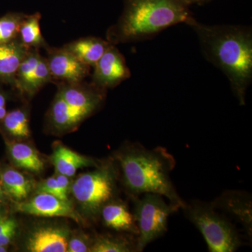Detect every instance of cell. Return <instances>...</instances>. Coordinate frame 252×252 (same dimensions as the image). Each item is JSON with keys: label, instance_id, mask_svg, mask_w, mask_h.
<instances>
[{"label": "cell", "instance_id": "1", "mask_svg": "<svg viewBox=\"0 0 252 252\" xmlns=\"http://www.w3.org/2000/svg\"><path fill=\"white\" fill-rule=\"evenodd\" d=\"M198 36L205 59L223 72L240 105L252 81V31L241 26H208L194 18L187 23Z\"/></svg>", "mask_w": 252, "mask_h": 252}, {"label": "cell", "instance_id": "2", "mask_svg": "<svg viewBox=\"0 0 252 252\" xmlns=\"http://www.w3.org/2000/svg\"><path fill=\"white\" fill-rule=\"evenodd\" d=\"M114 158L120 167L123 185L133 198L157 193L178 210L185 205L170 178L176 161L166 149H150L140 143H128L115 154Z\"/></svg>", "mask_w": 252, "mask_h": 252}, {"label": "cell", "instance_id": "3", "mask_svg": "<svg viewBox=\"0 0 252 252\" xmlns=\"http://www.w3.org/2000/svg\"><path fill=\"white\" fill-rule=\"evenodd\" d=\"M124 4L120 18L107 30V40L113 45L152 39L193 18L186 0H124Z\"/></svg>", "mask_w": 252, "mask_h": 252}, {"label": "cell", "instance_id": "4", "mask_svg": "<svg viewBox=\"0 0 252 252\" xmlns=\"http://www.w3.org/2000/svg\"><path fill=\"white\" fill-rule=\"evenodd\" d=\"M182 209L186 217L203 235L210 252H233L242 245L236 228L212 203L192 200L189 203L185 202Z\"/></svg>", "mask_w": 252, "mask_h": 252}, {"label": "cell", "instance_id": "5", "mask_svg": "<svg viewBox=\"0 0 252 252\" xmlns=\"http://www.w3.org/2000/svg\"><path fill=\"white\" fill-rule=\"evenodd\" d=\"M117 171L115 165L109 161L98 165L94 171L81 174L72 182L71 193L86 217L99 216L102 207L115 199Z\"/></svg>", "mask_w": 252, "mask_h": 252}, {"label": "cell", "instance_id": "6", "mask_svg": "<svg viewBox=\"0 0 252 252\" xmlns=\"http://www.w3.org/2000/svg\"><path fill=\"white\" fill-rule=\"evenodd\" d=\"M142 198L135 199L133 215L138 228L137 252L144 248L167 232L169 217L177 211L164 197L157 193H144Z\"/></svg>", "mask_w": 252, "mask_h": 252}, {"label": "cell", "instance_id": "7", "mask_svg": "<svg viewBox=\"0 0 252 252\" xmlns=\"http://www.w3.org/2000/svg\"><path fill=\"white\" fill-rule=\"evenodd\" d=\"M107 91L85 80L76 83L58 82V92L63 98L87 118L103 104Z\"/></svg>", "mask_w": 252, "mask_h": 252}, {"label": "cell", "instance_id": "8", "mask_svg": "<svg viewBox=\"0 0 252 252\" xmlns=\"http://www.w3.org/2000/svg\"><path fill=\"white\" fill-rule=\"evenodd\" d=\"M15 203L16 211L28 215L41 217H67L77 223L84 222L70 201L61 200L51 194L36 193L31 199Z\"/></svg>", "mask_w": 252, "mask_h": 252}, {"label": "cell", "instance_id": "9", "mask_svg": "<svg viewBox=\"0 0 252 252\" xmlns=\"http://www.w3.org/2000/svg\"><path fill=\"white\" fill-rule=\"evenodd\" d=\"M92 80L102 89H114L131 77L125 57L116 45L111 44L94 67Z\"/></svg>", "mask_w": 252, "mask_h": 252}, {"label": "cell", "instance_id": "10", "mask_svg": "<svg viewBox=\"0 0 252 252\" xmlns=\"http://www.w3.org/2000/svg\"><path fill=\"white\" fill-rule=\"evenodd\" d=\"M48 65L53 81L58 82L76 83L85 80L90 74L91 67L81 62L74 55L64 47L49 46Z\"/></svg>", "mask_w": 252, "mask_h": 252}, {"label": "cell", "instance_id": "11", "mask_svg": "<svg viewBox=\"0 0 252 252\" xmlns=\"http://www.w3.org/2000/svg\"><path fill=\"white\" fill-rule=\"evenodd\" d=\"M70 234L69 228L63 224L36 225L28 233L25 246L31 252H65Z\"/></svg>", "mask_w": 252, "mask_h": 252}, {"label": "cell", "instance_id": "12", "mask_svg": "<svg viewBox=\"0 0 252 252\" xmlns=\"http://www.w3.org/2000/svg\"><path fill=\"white\" fill-rule=\"evenodd\" d=\"M212 205L235 217L243 225L250 239L252 235V200L250 193L240 190H227L215 199Z\"/></svg>", "mask_w": 252, "mask_h": 252}, {"label": "cell", "instance_id": "13", "mask_svg": "<svg viewBox=\"0 0 252 252\" xmlns=\"http://www.w3.org/2000/svg\"><path fill=\"white\" fill-rule=\"evenodd\" d=\"M31 49L18 39L0 44V83L14 86L18 67Z\"/></svg>", "mask_w": 252, "mask_h": 252}, {"label": "cell", "instance_id": "14", "mask_svg": "<svg viewBox=\"0 0 252 252\" xmlns=\"http://www.w3.org/2000/svg\"><path fill=\"white\" fill-rule=\"evenodd\" d=\"M99 216L103 224L111 229L125 231L137 236L138 228L133 213H131L126 204L112 200L101 209Z\"/></svg>", "mask_w": 252, "mask_h": 252}, {"label": "cell", "instance_id": "15", "mask_svg": "<svg viewBox=\"0 0 252 252\" xmlns=\"http://www.w3.org/2000/svg\"><path fill=\"white\" fill-rule=\"evenodd\" d=\"M86 119L87 117L83 113L69 106L57 92L48 113V120L54 130L67 132L74 130Z\"/></svg>", "mask_w": 252, "mask_h": 252}, {"label": "cell", "instance_id": "16", "mask_svg": "<svg viewBox=\"0 0 252 252\" xmlns=\"http://www.w3.org/2000/svg\"><path fill=\"white\" fill-rule=\"evenodd\" d=\"M51 162L56 172L69 177L75 175L79 169L99 165L94 159L81 155L61 144L55 147L51 155Z\"/></svg>", "mask_w": 252, "mask_h": 252}, {"label": "cell", "instance_id": "17", "mask_svg": "<svg viewBox=\"0 0 252 252\" xmlns=\"http://www.w3.org/2000/svg\"><path fill=\"white\" fill-rule=\"evenodd\" d=\"M111 44L108 41L101 38L88 36L67 43L63 47L74 55L81 62L94 67Z\"/></svg>", "mask_w": 252, "mask_h": 252}, {"label": "cell", "instance_id": "18", "mask_svg": "<svg viewBox=\"0 0 252 252\" xmlns=\"http://www.w3.org/2000/svg\"><path fill=\"white\" fill-rule=\"evenodd\" d=\"M0 178L4 194L15 203L27 200L34 189V183L14 167H0Z\"/></svg>", "mask_w": 252, "mask_h": 252}, {"label": "cell", "instance_id": "19", "mask_svg": "<svg viewBox=\"0 0 252 252\" xmlns=\"http://www.w3.org/2000/svg\"><path fill=\"white\" fill-rule=\"evenodd\" d=\"M8 154L13 164L19 168L39 174L44 170V163L35 149L21 142H8Z\"/></svg>", "mask_w": 252, "mask_h": 252}, {"label": "cell", "instance_id": "20", "mask_svg": "<svg viewBox=\"0 0 252 252\" xmlns=\"http://www.w3.org/2000/svg\"><path fill=\"white\" fill-rule=\"evenodd\" d=\"M41 14L39 12L26 14L23 20L18 32V39L22 44L29 48L46 49L49 47L43 37L40 28Z\"/></svg>", "mask_w": 252, "mask_h": 252}, {"label": "cell", "instance_id": "21", "mask_svg": "<svg viewBox=\"0 0 252 252\" xmlns=\"http://www.w3.org/2000/svg\"><path fill=\"white\" fill-rule=\"evenodd\" d=\"M41 56L39 49L31 48L16 73L14 87L21 94L29 97L32 81Z\"/></svg>", "mask_w": 252, "mask_h": 252}, {"label": "cell", "instance_id": "22", "mask_svg": "<svg viewBox=\"0 0 252 252\" xmlns=\"http://www.w3.org/2000/svg\"><path fill=\"white\" fill-rule=\"evenodd\" d=\"M1 122L3 130L11 137L23 140L31 136L29 116L26 109L11 111L6 114Z\"/></svg>", "mask_w": 252, "mask_h": 252}, {"label": "cell", "instance_id": "23", "mask_svg": "<svg viewBox=\"0 0 252 252\" xmlns=\"http://www.w3.org/2000/svg\"><path fill=\"white\" fill-rule=\"evenodd\" d=\"M91 252H137V243L130 241L122 237L99 235L93 240Z\"/></svg>", "mask_w": 252, "mask_h": 252}, {"label": "cell", "instance_id": "24", "mask_svg": "<svg viewBox=\"0 0 252 252\" xmlns=\"http://www.w3.org/2000/svg\"><path fill=\"white\" fill-rule=\"evenodd\" d=\"M26 14L21 12H9L0 17V44L18 39V32Z\"/></svg>", "mask_w": 252, "mask_h": 252}, {"label": "cell", "instance_id": "25", "mask_svg": "<svg viewBox=\"0 0 252 252\" xmlns=\"http://www.w3.org/2000/svg\"><path fill=\"white\" fill-rule=\"evenodd\" d=\"M53 81L51 72H50L49 65L46 58L41 56L38 62L32 81L31 93L30 97H32L36 93L39 92L41 88L49 82Z\"/></svg>", "mask_w": 252, "mask_h": 252}, {"label": "cell", "instance_id": "26", "mask_svg": "<svg viewBox=\"0 0 252 252\" xmlns=\"http://www.w3.org/2000/svg\"><path fill=\"white\" fill-rule=\"evenodd\" d=\"M18 223L12 217L0 220V246H9L17 233Z\"/></svg>", "mask_w": 252, "mask_h": 252}, {"label": "cell", "instance_id": "27", "mask_svg": "<svg viewBox=\"0 0 252 252\" xmlns=\"http://www.w3.org/2000/svg\"><path fill=\"white\" fill-rule=\"evenodd\" d=\"M93 241L90 238L83 232L72 233L68 239V252H90Z\"/></svg>", "mask_w": 252, "mask_h": 252}, {"label": "cell", "instance_id": "28", "mask_svg": "<svg viewBox=\"0 0 252 252\" xmlns=\"http://www.w3.org/2000/svg\"><path fill=\"white\" fill-rule=\"evenodd\" d=\"M36 193L51 194V195H55V196L58 197L61 200H64L63 199L61 190H60L59 185H58L57 180H56L55 176L41 182L36 187Z\"/></svg>", "mask_w": 252, "mask_h": 252}, {"label": "cell", "instance_id": "29", "mask_svg": "<svg viewBox=\"0 0 252 252\" xmlns=\"http://www.w3.org/2000/svg\"><path fill=\"white\" fill-rule=\"evenodd\" d=\"M54 176L56 180H57L58 185H59L60 190H61V194H62L63 199L66 201H70L69 197H68V193L71 190V187H72V184L70 177L62 175V174L58 173V172H56Z\"/></svg>", "mask_w": 252, "mask_h": 252}, {"label": "cell", "instance_id": "30", "mask_svg": "<svg viewBox=\"0 0 252 252\" xmlns=\"http://www.w3.org/2000/svg\"><path fill=\"white\" fill-rule=\"evenodd\" d=\"M6 96L2 91L0 90V122L7 114L6 109Z\"/></svg>", "mask_w": 252, "mask_h": 252}, {"label": "cell", "instance_id": "31", "mask_svg": "<svg viewBox=\"0 0 252 252\" xmlns=\"http://www.w3.org/2000/svg\"><path fill=\"white\" fill-rule=\"evenodd\" d=\"M189 4H199L203 5L207 4V3L210 2L213 0H186Z\"/></svg>", "mask_w": 252, "mask_h": 252}, {"label": "cell", "instance_id": "32", "mask_svg": "<svg viewBox=\"0 0 252 252\" xmlns=\"http://www.w3.org/2000/svg\"><path fill=\"white\" fill-rule=\"evenodd\" d=\"M5 195L4 190H3L2 183H1V178H0V204L4 201V196Z\"/></svg>", "mask_w": 252, "mask_h": 252}, {"label": "cell", "instance_id": "33", "mask_svg": "<svg viewBox=\"0 0 252 252\" xmlns=\"http://www.w3.org/2000/svg\"><path fill=\"white\" fill-rule=\"evenodd\" d=\"M8 249V246H0V252H7Z\"/></svg>", "mask_w": 252, "mask_h": 252}, {"label": "cell", "instance_id": "34", "mask_svg": "<svg viewBox=\"0 0 252 252\" xmlns=\"http://www.w3.org/2000/svg\"><path fill=\"white\" fill-rule=\"evenodd\" d=\"M4 211H3L2 208H1V207L0 206V220H2V219H4Z\"/></svg>", "mask_w": 252, "mask_h": 252}]
</instances>
